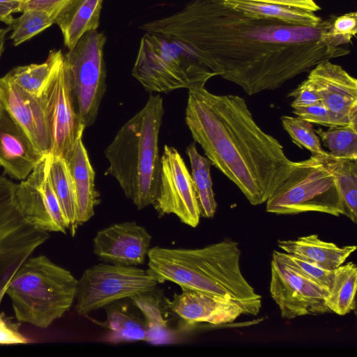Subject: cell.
Returning a JSON list of instances; mask_svg holds the SVG:
<instances>
[{
	"label": "cell",
	"mask_w": 357,
	"mask_h": 357,
	"mask_svg": "<svg viewBox=\"0 0 357 357\" xmlns=\"http://www.w3.org/2000/svg\"><path fill=\"white\" fill-rule=\"evenodd\" d=\"M77 280L45 255L29 257L8 285L17 320L45 329L72 307Z\"/></svg>",
	"instance_id": "5b68a950"
},
{
	"label": "cell",
	"mask_w": 357,
	"mask_h": 357,
	"mask_svg": "<svg viewBox=\"0 0 357 357\" xmlns=\"http://www.w3.org/2000/svg\"><path fill=\"white\" fill-rule=\"evenodd\" d=\"M10 26L13 30L10 38L17 46L54 24L58 15L41 10H26Z\"/></svg>",
	"instance_id": "4dcf8cb0"
},
{
	"label": "cell",
	"mask_w": 357,
	"mask_h": 357,
	"mask_svg": "<svg viewBox=\"0 0 357 357\" xmlns=\"http://www.w3.org/2000/svg\"><path fill=\"white\" fill-rule=\"evenodd\" d=\"M225 1V0H221ZM269 3L281 4L288 6L296 7L312 12L318 11L321 9L319 6L314 0H246Z\"/></svg>",
	"instance_id": "60d3db41"
},
{
	"label": "cell",
	"mask_w": 357,
	"mask_h": 357,
	"mask_svg": "<svg viewBox=\"0 0 357 357\" xmlns=\"http://www.w3.org/2000/svg\"><path fill=\"white\" fill-rule=\"evenodd\" d=\"M29 340L19 331V325L0 313V344H26Z\"/></svg>",
	"instance_id": "74e56055"
},
{
	"label": "cell",
	"mask_w": 357,
	"mask_h": 357,
	"mask_svg": "<svg viewBox=\"0 0 357 357\" xmlns=\"http://www.w3.org/2000/svg\"><path fill=\"white\" fill-rule=\"evenodd\" d=\"M45 155L0 104V165L4 172L24 180Z\"/></svg>",
	"instance_id": "ac0fdd59"
},
{
	"label": "cell",
	"mask_w": 357,
	"mask_h": 357,
	"mask_svg": "<svg viewBox=\"0 0 357 357\" xmlns=\"http://www.w3.org/2000/svg\"><path fill=\"white\" fill-rule=\"evenodd\" d=\"M335 15L314 27L255 19L221 0H192L140 29L171 36L249 96L280 87L318 63L350 53L331 34Z\"/></svg>",
	"instance_id": "6da1fadb"
},
{
	"label": "cell",
	"mask_w": 357,
	"mask_h": 357,
	"mask_svg": "<svg viewBox=\"0 0 357 357\" xmlns=\"http://www.w3.org/2000/svg\"><path fill=\"white\" fill-rule=\"evenodd\" d=\"M164 114L162 97L150 93L144 107L120 128L104 151L109 162L105 174L116 178L139 210L153 204L158 193V139Z\"/></svg>",
	"instance_id": "277c9868"
},
{
	"label": "cell",
	"mask_w": 357,
	"mask_h": 357,
	"mask_svg": "<svg viewBox=\"0 0 357 357\" xmlns=\"http://www.w3.org/2000/svg\"><path fill=\"white\" fill-rule=\"evenodd\" d=\"M185 122L211 164L252 205L265 203L294 165L238 96L215 95L204 86L190 89Z\"/></svg>",
	"instance_id": "7a4b0ae2"
},
{
	"label": "cell",
	"mask_w": 357,
	"mask_h": 357,
	"mask_svg": "<svg viewBox=\"0 0 357 357\" xmlns=\"http://www.w3.org/2000/svg\"><path fill=\"white\" fill-rule=\"evenodd\" d=\"M335 176L345 214L354 223L357 222V160L321 155Z\"/></svg>",
	"instance_id": "83f0119b"
},
{
	"label": "cell",
	"mask_w": 357,
	"mask_h": 357,
	"mask_svg": "<svg viewBox=\"0 0 357 357\" xmlns=\"http://www.w3.org/2000/svg\"><path fill=\"white\" fill-rule=\"evenodd\" d=\"M278 247L284 252L313 262L319 266L334 270L342 265L356 251V245H337L320 239L317 234L292 240H279Z\"/></svg>",
	"instance_id": "44dd1931"
},
{
	"label": "cell",
	"mask_w": 357,
	"mask_h": 357,
	"mask_svg": "<svg viewBox=\"0 0 357 357\" xmlns=\"http://www.w3.org/2000/svg\"><path fill=\"white\" fill-rule=\"evenodd\" d=\"M191 166V177L193 182L201 216L211 218L217 209V202L213 190L211 176V162L201 155L195 143L190 144L186 149Z\"/></svg>",
	"instance_id": "484cf974"
},
{
	"label": "cell",
	"mask_w": 357,
	"mask_h": 357,
	"mask_svg": "<svg viewBox=\"0 0 357 357\" xmlns=\"http://www.w3.org/2000/svg\"><path fill=\"white\" fill-rule=\"evenodd\" d=\"M70 0H21L20 10H41L54 13L59 15Z\"/></svg>",
	"instance_id": "f35d334b"
},
{
	"label": "cell",
	"mask_w": 357,
	"mask_h": 357,
	"mask_svg": "<svg viewBox=\"0 0 357 357\" xmlns=\"http://www.w3.org/2000/svg\"><path fill=\"white\" fill-rule=\"evenodd\" d=\"M320 140L335 158L357 160V125L315 130Z\"/></svg>",
	"instance_id": "f546056e"
},
{
	"label": "cell",
	"mask_w": 357,
	"mask_h": 357,
	"mask_svg": "<svg viewBox=\"0 0 357 357\" xmlns=\"http://www.w3.org/2000/svg\"><path fill=\"white\" fill-rule=\"evenodd\" d=\"M49 155L26 180L17 184L15 197L22 213L31 225L47 232L66 234V223L47 175Z\"/></svg>",
	"instance_id": "5bb4252c"
},
{
	"label": "cell",
	"mask_w": 357,
	"mask_h": 357,
	"mask_svg": "<svg viewBox=\"0 0 357 357\" xmlns=\"http://www.w3.org/2000/svg\"><path fill=\"white\" fill-rule=\"evenodd\" d=\"M151 239L146 228L135 221L114 223L97 231L93 250L106 263L138 266L144 263Z\"/></svg>",
	"instance_id": "2e32d148"
},
{
	"label": "cell",
	"mask_w": 357,
	"mask_h": 357,
	"mask_svg": "<svg viewBox=\"0 0 357 357\" xmlns=\"http://www.w3.org/2000/svg\"><path fill=\"white\" fill-rule=\"evenodd\" d=\"M158 193L153 205L160 215L174 214L180 221L196 227L200 211L193 182L181 155L173 146L165 145L160 157Z\"/></svg>",
	"instance_id": "4fadbf2b"
},
{
	"label": "cell",
	"mask_w": 357,
	"mask_h": 357,
	"mask_svg": "<svg viewBox=\"0 0 357 357\" xmlns=\"http://www.w3.org/2000/svg\"><path fill=\"white\" fill-rule=\"evenodd\" d=\"M238 243L225 238L200 248H151L148 266L160 283L172 282L181 289L197 291L234 302L243 314L256 316L261 296L243 276Z\"/></svg>",
	"instance_id": "3957f363"
},
{
	"label": "cell",
	"mask_w": 357,
	"mask_h": 357,
	"mask_svg": "<svg viewBox=\"0 0 357 357\" xmlns=\"http://www.w3.org/2000/svg\"><path fill=\"white\" fill-rule=\"evenodd\" d=\"M222 1L250 17L276 21L287 25L314 27L323 20L314 12L281 4L246 0Z\"/></svg>",
	"instance_id": "603a6c76"
},
{
	"label": "cell",
	"mask_w": 357,
	"mask_h": 357,
	"mask_svg": "<svg viewBox=\"0 0 357 357\" xmlns=\"http://www.w3.org/2000/svg\"><path fill=\"white\" fill-rule=\"evenodd\" d=\"M40 98L51 138L50 154L66 160L82 139L86 127L75 108L63 56Z\"/></svg>",
	"instance_id": "7c38bea8"
},
{
	"label": "cell",
	"mask_w": 357,
	"mask_h": 357,
	"mask_svg": "<svg viewBox=\"0 0 357 357\" xmlns=\"http://www.w3.org/2000/svg\"><path fill=\"white\" fill-rule=\"evenodd\" d=\"M357 288V267L351 261L334 270V275L326 305L331 311L338 315H345L356 308Z\"/></svg>",
	"instance_id": "4316f807"
},
{
	"label": "cell",
	"mask_w": 357,
	"mask_h": 357,
	"mask_svg": "<svg viewBox=\"0 0 357 357\" xmlns=\"http://www.w3.org/2000/svg\"><path fill=\"white\" fill-rule=\"evenodd\" d=\"M10 30L11 27L10 26L7 28H0V58L4 50L6 36Z\"/></svg>",
	"instance_id": "b9f144b4"
},
{
	"label": "cell",
	"mask_w": 357,
	"mask_h": 357,
	"mask_svg": "<svg viewBox=\"0 0 357 357\" xmlns=\"http://www.w3.org/2000/svg\"><path fill=\"white\" fill-rule=\"evenodd\" d=\"M107 312V319L102 325L109 331L108 341L116 343L153 340L145 321L119 307L108 309Z\"/></svg>",
	"instance_id": "f1b7e54d"
},
{
	"label": "cell",
	"mask_w": 357,
	"mask_h": 357,
	"mask_svg": "<svg viewBox=\"0 0 357 357\" xmlns=\"http://www.w3.org/2000/svg\"><path fill=\"white\" fill-rule=\"evenodd\" d=\"M21 0H0V22L10 26L14 20L13 14L21 12Z\"/></svg>",
	"instance_id": "ab89813d"
},
{
	"label": "cell",
	"mask_w": 357,
	"mask_h": 357,
	"mask_svg": "<svg viewBox=\"0 0 357 357\" xmlns=\"http://www.w3.org/2000/svg\"><path fill=\"white\" fill-rule=\"evenodd\" d=\"M158 283L149 268L100 263L86 268L77 280L75 310L87 316L117 301L155 290Z\"/></svg>",
	"instance_id": "9c48e42d"
},
{
	"label": "cell",
	"mask_w": 357,
	"mask_h": 357,
	"mask_svg": "<svg viewBox=\"0 0 357 357\" xmlns=\"http://www.w3.org/2000/svg\"><path fill=\"white\" fill-rule=\"evenodd\" d=\"M266 203V211L278 215L345 214L335 176L319 155L294 162L288 176Z\"/></svg>",
	"instance_id": "52a82bcc"
},
{
	"label": "cell",
	"mask_w": 357,
	"mask_h": 357,
	"mask_svg": "<svg viewBox=\"0 0 357 357\" xmlns=\"http://www.w3.org/2000/svg\"><path fill=\"white\" fill-rule=\"evenodd\" d=\"M270 294L283 319L331 312L328 291L286 261L274 250L271 263Z\"/></svg>",
	"instance_id": "8fae6325"
},
{
	"label": "cell",
	"mask_w": 357,
	"mask_h": 357,
	"mask_svg": "<svg viewBox=\"0 0 357 357\" xmlns=\"http://www.w3.org/2000/svg\"><path fill=\"white\" fill-rule=\"evenodd\" d=\"M105 43L102 32L91 31L63 54L75 108L85 127L94 123L106 90Z\"/></svg>",
	"instance_id": "ba28073f"
},
{
	"label": "cell",
	"mask_w": 357,
	"mask_h": 357,
	"mask_svg": "<svg viewBox=\"0 0 357 357\" xmlns=\"http://www.w3.org/2000/svg\"><path fill=\"white\" fill-rule=\"evenodd\" d=\"M66 162L74 185L75 221L78 227L93 216L94 208L100 201L95 188V172L82 139Z\"/></svg>",
	"instance_id": "ffe728a7"
},
{
	"label": "cell",
	"mask_w": 357,
	"mask_h": 357,
	"mask_svg": "<svg viewBox=\"0 0 357 357\" xmlns=\"http://www.w3.org/2000/svg\"><path fill=\"white\" fill-rule=\"evenodd\" d=\"M283 259L294 266L305 275L314 280L328 291H329L334 275V270L324 268L319 265L301 258L280 252Z\"/></svg>",
	"instance_id": "836d02e7"
},
{
	"label": "cell",
	"mask_w": 357,
	"mask_h": 357,
	"mask_svg": "<svg viewBox=\"0 0 357 357\" xmlns=\"http://www.w3.org/2000/svg\"><path fill=\"white\" fill-rule=\"evenodd\" d=\"M129 299L142 312L152 335L153 331L159 332L167 328V322L162 316L160 301L154 290L135 295Z\"/></svg>",
	"instance_id": "d6a6232c"
},
{
	"label": "cell",
	"mask_w": 357,
	"mask_h": 357,
	"mask_svg": "<svg viewBox=\"0 0 357 357\" xmlns=\"http://www.w3.org/2000/svg\"><path fill=\"white\" fill-rule=\"evenodd\" d=\"M292 112L311 123L328 128L337 127L328 109L321 103L308 106H293Z\"/></svg>",
	"instance_id": "d590c367"
},
{
	"label": "cell",
	"mask_w": 357,
	"mask_h": 357,
	"mask_svg": "<svg viewBox=\"0 0 357 357\" xmlns=\"http://www.w3.org/2000/svg\"><path fill=\"white\" fill-rule=\"evenodd\" d=\"M132 76L149 92L167 93L204 86L216 73L196 54L171 36L145 32Z\"/></svg>",
	"instance_id": "8992f818"
},
{
	"label": "cell",
	"mask_w": 357,
	"mask_h": 357,
	"mask_svg": "<svg viewBox=\"0 0 357 357\" xmlns=\"http://www.w3.org/2000/svg\"><path fill=\"white\" fill-rule=\"evenodd\" d=\"M357 33V13L335 15L331 25V34L340 45H348Z\"/></svg>",
	"instance_id": "e575fe53"
},
{
	"label": "cell",
	"mask_w": 357,
	"mask_h": 357,
	"mask_svg": "<svg viewBox=\"0 0 357 357\" xmlns=\"http://www.w3.org/2000/svg\"><path fill=\"white\" fill-rule=\"evenodd\" d=\"M47 175L59 201L67 229L72 236L76 233L75 195L73 179L66 160L49 155Z\"/></svg>",
	"instance_id": "cb8c5ba5"
},
{
	"label": "cell",
	"mask_w": 357,
	"mask_h": 357,
	"mask_svg": "<svg viewBox=\"0 0 357 357\" xmlns=\"http://www.w3.org/2000/svg\"><path fill=\"white\" fill-rule=\"evenodd\" d=\"M16 186L0 176V304L17 271L50 238L48 232L36 229L22 213Z\"/></svg>",
	"instance_id": "30bf717a"
},
{
	"label": "cell",
	"mask_w": 357,
	"mask_h": 357,
	"mask_svg": "<svg viewBox=\"0 0 357 357\" xmlns=\"http://www.w3.org/2000/svg\"><path fill=\"white\" fill-rule=\"evenodd\" d=\"M280 119L284 129L299 147L307 149L312 155H327L328 154V152L322 149L321 140L312 123L298 116L284 115Z\"/></svg>",
	"instance_id": "1f68e13d"
},
{
	"label": "cell",
	"mask_w": 357,
	"mask_h": 357,
	"mask_svg": "<svg viewBox=\"0 0 357 357\" xmlns=\"http://www.w3.org/2000/svg\"><path fill=\"white\" fill-rule=\"evenodd\" d=\"M288 96L294 98L291 107L308 106L321 102L317 90L307 78L289 93Z\"/></svg>",
	"instance_id": "8d00e7d4"
},
{
	"label": "cell",
	"mask_w": 357,
	"mask_h": 357,
	"mask_svg": "<svg viewBox=\"0 0 357 357\" xmlns=\"http://www.w3.org/2000/svg\"><path fill=\"white\" fill-rule=\"evenodd\" d=\"M63 56L61 50H50L45 62L17 66L3 77L26 93L40 98Z\"/></svg>",
	"instance_id": "d4e9b609"
},
{
	"label": "cell",
	"mask_w": 357,
	"mask_h": 357,
	"mask_svg": "<svg viewBox=\"0 0 357 357\" xmlns=\"http://www.w3.org/2000/svg\"><path fill=\"white\" fill-rule=\"evenodd\" d=\"M0 104L8 112L44 155L51 151V138L44 106L36 98L0 77Z\"/></svg>",
	"instance_id": "e0dca14e"
},
{
	"label": "cell",
	"mask_w": 357,
	"mask_h": 357,
	"mask_svg": "<svg viewBox=\"0 0 357 357\" xmlns=\"http://www.w3.org/2000/svg\"><path fill=\"white\" fill-rule=\"evenodd\" d=\"M307 79L337 126L357 125V80L342 66L324 61L310 70Z\"/></svg>",
	"instance_id": "9a60e30c"
},
{
	"label": "cell",
	"mask_w": 357,
	"mask_h": 357,
	"mask_svg": "<svg viewBox=\"0 0 357 357\" xmlns=\"http://www.w3.org/2000/svg\"><path fill=\"white\" fill-rule=\"evenodd\" d=\"M103 0H70L55 20L65 46L72 49L86 33L98 30Z\"/></svg>",
	"instance_id": "7402d4cb"
},
{
	"label": "cell",
	"mask_w": 357,
	"mask_h": 357,
	"mask_svg": "<svg viewBox=\"0 0 357 357\" xmlns=\"http://www.w3.org/2000/svg\"><path fill=\"white\" fill-rule=\"evenodd\" d=\"M181 289L180 294H175L170 300L165 299V303L187 325H222L233 322L243 314L234 302L197 291Z\"/></svg>",
	"instance_id": "d6986e66"
}]
</instances>
